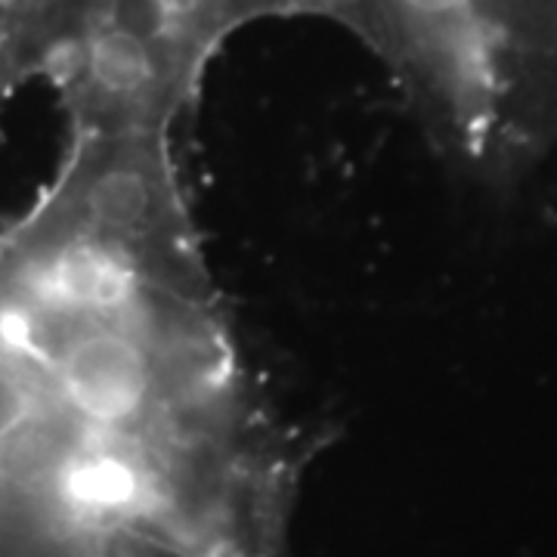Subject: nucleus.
Wrapping results in <instances>:
<instances>
[{
  "mask_svg": "<svg viewBox=\"0 0 557 557\" xmlns=\"http://www.w3.org/2000/svg\"><path fill=\"white\" fill-rule=\"evenodd\" d=\"M443 159L511 186L557 149V0H366Z\"/></svg>",
  "mask_w": 557,
  "mask_h": 557,
  "instance_id": "f257e3e1",
  "label": "nucleus"
},
{
  "mask_svg": "<svg viewBox=\"0 0 557 557\" xmlns=\"http://www.w3.org/2000/svg\"><path fill=\"white\" fill-rule=\"evenodd\" d=\"M226 7H230V13H233V10H239L242 3H239V0H226Z\"/></svg>",
  "mask_w": 557,
  "mask_h": 557,
  "instance_id": "f03ea898",
  "label": "nucleus"
}]
</instances>
